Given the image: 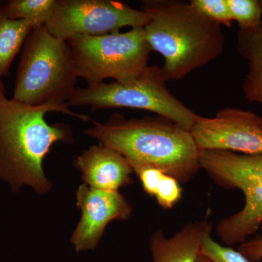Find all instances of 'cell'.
<instances>
[{
	"instance_id": "obj_1",
	"label": "cell",
	"mask_w": 262,
	"mask_h": 262,
	"mask_svg": "<svg viewBox=\"0 0 262 262\" xmlns=\"http://www.w3.org/2000/svg\"><path fill=\"white\" fill-rule=\"evenodd\" d=\"M52 112L91 121L88 115L74 113L67 103L32 106L7 98L0 103V179L14 190L24 186L39 193L51 189L43 160L54 144L72 141L70 127L46 121V115Z\"/></svg>"
},
{
	"instance_id": "obj_2",
	"label": "cell",
	"mask_w": 262,
	"mask_h": 262,
	"mask_svg": "<svg viewBox=\"0 0 262 262\" xmlns=\"http://www.w3.org/2000/svg\"><path fill=\"white\" fill-rule=\"evenodd\" d=\"M86 134L116 150L134 169L151 166L180 183L201 169V150L190 131L162 117L127 119L115 113L104 123L91 121Z\"/></svg>"
},
{
	"instance_id": "obj_3",
	"label": "cell",
	"mask_w": 262,
	"mask_h": 262,
	"mask_svg": "<svg viewBox=\"0 0 262 262\" xmlns=\"http://www.w3.org/2000/svg\"><path fill=\"white\" fill-rule=\"evenodd\" d=\"M141 10L149 16L144 27L151 51L164 58L166 82L181 80L222 54V26L211 21L182 0H146Z\"/></svg>"
},
{
	"instance_id": "obj_4",
	"label": "cell",
	"mask_w": 262,
	"mask_h": 262,
	"mask_svg": "<svg viewBox=\"0 0 262 262\" xmlns=\"http://www.w3.org/2000/svg\"><path fill=\"white\" fill-rule=\"evenodd\" d=\"M77 78L68 42L55 37L45 26L38 27L24 44L13 98L32 106L67 103Z\"/></svg>"
},
{
	"instance_id": "obj_5",
	"label": "cell",
	"mask_w": 262,
	"mask_h": 262,
	"mask_svg": "<svg viewBox=\"0 0 262 262\" xmlns=\"http://www.w3.org/2000/svg\"><path fill=\"white\" fill-rule=\"evenodd\" d=\"M200 163L201 168L220 187L239 189L244 194V207L221 220L215 227L223 244H243L262 225V154L202 150Z\"/></svg>"
},
{
	"instance_id": "obj_6",
	"label": "cell",
	"mask_w": 262,
	"mask_h": 262,
	"mask_svg": "<svg viewBox=\"0 0 262 262\" xmlns=\"http://www.w3.org/2000/svg\"><path fill=\"white\" fill-rule=\"evenodd\" d=\"M77 77L87 87L103 83L106 79L125 83L134 80L149 67L151 49L144 27L128 32L100 36H76L67 40Z\"/></svg>"
},
{
	"instance_id": "obj_7",
	"label": "cell",
	"mask_w": 262,
	"mask_h": 262,
	"mask_svg": "<svg viewBox=\"0 0 262 262\" xmlns=\"http://www.w3.org/2000/svg\"><path fill=\"white\" fill-rule=\"evenodd\" d=\"M70 106H88L92 111L108 108L146 110L190 131L200 115L169 91L161 68L149 66L139 77L125 83L114 82L76 88Z\"/></svg>"
},
{
	"instance_id": "obj_8",
	"label": "cell",
	"mask_w": 262,
	"mask_h": 262,
	"mask_svg": "<svg viewBox=\"0 0 262 262\" xmlns=\"http://www.w3.org/2000/svg\"><path fill=\"white\" fill-rule=\"evenodd\" d=\"M149 16L117 0H56L45 27L55 37L67 41L76 36H100L124 27H144Z\"/></svg>"
},
{
	"instance_id": "obj_9",
	"label": "cell",
	"mask_w": 262,
	"mask_h": 262,
	"mask_svg": "<svg viewBox=\"0 0 262 262\" xmlns=\"http://www.w3.org/2000/svg\"><path fill=\"white\" fill-rule=\"evenodd\" d=\"M190 132L201 151L262 154V117L252 112L224 108L215 117L199 116Z\"/></svg>"
},
{
	"instance_id": "obj_10",
	"label": "cell",
	"mask_w": 262,
	"mask_h": 262,
	"mask_svg": "<svg viewBox=\"0 0 262 262\" xmlns=\"http://www.w3.org/2000/svg\"><path fill=\"white\" fill-rule=\"evenodd\" d=\"M82 216L71 238L76 251L94 250L106 226L113 221H125L132 207L118 192L101 190L83 184L76 193Z\"/></svg>"
},
{
	"instance_id": "obj_11",
	"label": "cell",
	"mask_w": 262,
	"mask_h": 262,
	"mask_svg": "<svg viewBox=\"0 0 262 262\" xmlns=\"http://www.w3.org/2000/svg\"><path fill=\"white\" fill-rule=\"evenodd\" d=\"M75 165L86 185L95 189L118 192L132 181L134 171L126 158L101 144L84 151L76 158Z\"/></svg>"
},
{
	"instance_id": "obj_12",
	"label": "cell",
	"mask_w": 262,
	"mask_h": 262,
	"mask_svg": "<svg viewBox=\"0 0 262 262\" xmlns=\"http://www.w3.org/2000/svg\"><path fill=\"white\" fill-rule=\"evenodd\" d=\"M212 228L205 219L187 224L170 237L157 231L150 241L152 262H196L201 255L203 237Z\"/></svg>"
},
{
	"instance_id": "obj_13",
	"label": "cell",
	"mask_w": 262,
	"mask_h": 262,
	"mask_svg": "<svg viewBox=\"0 0 262 262\" xmlns=\"http://www.w3.org/2000/svg\"><path fill=\"white\" fill-rule=\"evenodd\" d=\"M237 51L248 63L242 85L245 98L262 106V22L254 28L239 29Z\"/></svg>"
},
{
	"instance_id": "obj_14",
	"label": "cell",
	"mask_w": 262,
	"mask_h": 262,
	"mask_svg": "<svg viewBox=\"0 0 262 262\" xmlns=\"http://www.w3.org/2000/svg\"><path fill=\"white\" fill-rule=\"evenodd\" d=\"M33 29L28 22L8 18L0 9V78L8 75Z\"/></svg>"
},
{
	"instance_id": "obj_15",
	"label": "cell",
	"mask_w": 262,
	"mask_h": 262,
	"mask_svg": "<svg viewBox=\"0 0 262 262\" xmlns=\"http://www.w3.org/2000/svg\"><path fill=\"white\" fill-rule=\"evenodd\" d=\"M56 0H10L0 5L8 18L28 22L33 28L46 26Z\"/></svg>"
},
{
	"instance_id": "obj_16",
	"label": "cell",
	"mask_w": 262,
	"mask_h": 262,
	"mask_svg": "<svg viewBox=\"0 0 262 262\" xmlns=\"http://www.w3.org/2000/svg\"><path fill=\"white\" fill-rule=\"evenodd\" d=\"M232 20L239 29L257 27L262 22L261 0H227Z\"/></svg>"
},
{
	"instance_id": "obj_17",
	"label": "cell",
	"mask_w": 262,
	"mask_h": 262,
	"mask_svg": "<svg viewBox=\"0 0 262 262\" xmlns=\"http://www.w3.org/2000/svg\"><path fill=\"white\" fill-rule=\"evenodd\" d=\"M201 255L213 262H250L238 250L215 242L211 233L207 234L203 239Z\"/></svg>"
},
{
	"instance_id": "obj_18",
	"label": "cell",
	"mask_w": 262,
	"mask_h": 262,
	"mask_svg": "<svg viewBox=\"0 0 262 262\" xmlns=\"http://www.w3.org/2000/svg\"><path fill=\"white\" fill-rule=\"evenodd\" d=\"M189 3L201 14L211 21L230 27L233 21L227 0H191Z\"/></svg>"
},
{
	"instance_id": "obj_19",
	"label": "cell",
	"mask_w": 262,
	"mask_h": 262,
	"mask_svg": "<svg viewBox=\"0 0 262 262\" xmlns=\"http://www.w3.org/2000/svg\"><path fill=\"white\" fill-rule=\"evenodd\" d=\"M154 198L163 209L173 208L182 198L180 182L165 173L158 184Z\"/></svg>"
},
{
	"instance_id": "obj_20",
	"label": "cell",
	"mask_w": 262,
	"mask_h": 262,
	"mask_svg": "<svg viewBox=\"0 0 262 262\" xmlns=\"http://www.w3.org/2000/svg\"><path fill=\"white\" fill-rule=\"evenodd\" d=\"M140 180L143 189L149 195L154 196L158 184L164 176V172L160 169L151 166H142L134 169Z\"/></svg>"
},
{
	"instance_id": "obj_21",
	"label": "cell",
	"mask_w": 262,
	"mask_h": 262,
	"mask_svg": "<svg viewBox=\"0 0 262 262\" xmlns=\"http://www.w3.org/2000/svg\"><path fill=\"white\" fill-rule=\"evenodd\" d=\"M238 251L250 262L262 261V235H257L239 245Z\"/></svg>"
},
{
	"instance_id": "obj_22",
	"label": "cell",
	"mask_w": 262,
	"mask_h": 262,
	"mask_svg": "<svg viewBox=\"0 0 262 262\" xmlns=\"http://www.w3.org/2000/svg\"><path fill=\"white\" fill-rule=\"evenodd\" d=\"M5 94H6V91H5V85L0 78V103H3L5 99H7Z\"/></svg>"
},
{
	"instance_id": "obj_23",
	"label": "cell",
	"mask_w": 262,
	"mask_h": 262,
	"mask_svg": "<svg viewBox=\"0 0 262 262\" xmlns=\"http://www.w3.org/2000/svg\"><path fill=\"white\" fill-rule=\"evenodd\" d=\"M196 262H213L211 261L210 258L206 257V256H203V255H201L200 257L198 258V259L196 260Z\"/></svg>"
}]
</instances>
